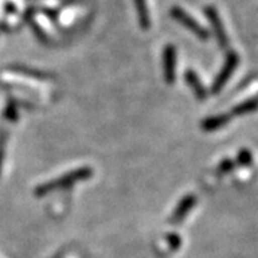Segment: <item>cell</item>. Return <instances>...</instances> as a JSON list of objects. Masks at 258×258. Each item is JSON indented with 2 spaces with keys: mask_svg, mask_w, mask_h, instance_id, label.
<instances>
[{
  "mask_svg": "<svg viewBox=\"0 0 258 258\" xmlns=\"http://www.w3.org/2000/svg\"><path fill=\"white\" fill-rule=\"evenodd\" d=\"M255 105H257V102H248V103H245V104L240 105L238 108H236V111H234V112L236 113L248 112V111H251L253 108H255Z\"/></svg>",
  "mask_w": 258,
  "mask_h": 258,
  "instance_id": "obj_11",
  "label": "cell"
},
{
  "mask_svg": "<svg viewBox=\"0 0 258 258\" xmlns=\"http://www.w3.org/2000/svg\"><path fill=\"white\" fill-rule=\"evenodd\" d=\"M232 166H233V165H232V162H231V161H225V162H223V163H221V166H220V171H227V170L232 169Z\"/></svg>",
  "mask_w": 258,
  "mask_h": 258,
  "instance_id": "obj_15",
  "label": "cell"
},
{
  "mask_svg": "<svg viewBox=\"0 0 258 258\" xmlns=\"http://www.w3.org/2000/svg\"><path fill=\"white\" fill-rule=\"evenodd\" d=\"M184 79H186L187 83L190 85L192 91L195 92V95L201 99V100H204L206 96H207V92H206V89H204L203 85H202V82L198 78V75L194 72H191V70H188V72L184 74Z\"/></svg>",
  "mask_w": 258,
  "mask_h": 258,
  "instance_id": "obj_7",
  "label": "cell"
},
{
  "mask_svg": "<svg viewBox=\"0 0 258 258\" xmlns=\"http://www.w3.org/2000/svg\"><path fill=\"white\" fill-rule=\"evenodd\" d=\"M6 116H7L8 119L12 120V121H15V120H16V117H17L16 108L14 107V104H10L7 108H6Z\"/></svg>",
  "mask_w": 258,
  "mask_h": 258,
  "instance_id": "obj_13",
  "label": "cell"
},
{
  "mask_svg": "<svg viewBox=\"0 0 258 258\" xmlns=\"http://www.w3.org/2000/svg\"><path fill=\"white\" fill-rule=\"evenodd\" d=\"M136 3L137 15H139V23L143 29H148L150 27V19H149V11L146 6V0H135Z\"/></svg>",
  "mask_w": 258,
  "mask_h": 258,
  "instance_id": "obj_8",
  "label": "cell"
},
{
  "mask_svg": "<svg viewBox=\"0 0 258 258\" xmlns=\"http://www.w3.org/2000/svg\"><path fill=\"white\" fill-rule=\"evenodd\" d=\"M175 64H177V50L173 45H167L163 50V74H165V81L169 85L175 81Z\"/></svg>",
  "mask_w": 258,
  "mask_h": 258,
  "instance_id": "obj_3",
  "label": "cell"
},
{
  "mask_svg": "<svg viewBox=\"0 0 258 258\" xmlns=\"http://www.w3.org/2000/svg\"><path fill=\"white\" fill-rule=\"evenodd\" d=\"M206 14H207V17L210 19L211 24L214 27L215 32L218 34V40L220 42V45L223 48H225V45H227V37H225L224 29L221 27V21L218 16V12L215 10L214 7H207L206 8Z\"/></svg>",
  "mask_w": 258,
  "mask_h": 258,
  "instance_id": "obj_5",
  "label": "cell"
},
{
  "mask_svg": "<svg viewBox=\"0 0 258 258\" xmlns=\"http://www.w3.org/2000/svg\"><path fill=\"white\" fill-rule=\"evenodd\" d=\"M195 202H197V198L194 197V195H187L186 198H183L182 202L179 203V206H178V207L175 208V211L173 212L170 220L174 221V223H178V221L182 220V219L188 214V211L194 207Z\"/></svg>",
  "mask_w": 258,
  "mask_h": 258,
  "instance_id": "obj_6",
  "label": "cell"
},
{
  "mask_svg": "<svg viewBox=\"0 0 258 258\" xmlns=\"http://www.w3.org/2000/svg\"><path fill=\"white\" fill-rule=\"evenodd\" d=\"M237 62H238L237 55L234 54V53H231V54H229V57H228V59H227V63H225V66L223 68L221 73L219 74V77L216 78V81H215L214 87H212V91H214V92L220 91L221 87L224 86L225 82L228 81V78H229L232 73H233V70H234V68H236Z\"/></svg>",
  "mask_w": 258,
  "mask_h": 258,
  "instance_id": "obj_4",
  "label": "cell"
},
{
  "mask_svg": "<svg viewBox=\"0 0 258 258\" xmlns=\"http://www.w3.org/2000/svg\"><path fill=\"white\" fill-rule=\"evenodd\" d=\"M171 16H173V19H175L177 21H179L180 24L183 25V27H186L187 29H190L191 32H192L194 34H197L198 37L202 38V40H207L210 36H208V32L204 29L203 27H202L199 23H198L194 17H191L190 15L187 14L186 11H183L182 8L179 7H174L171 8Z\"/></svg>",
  "mask_w": 258,
  "mask_h": 258,
  "instance_id": "obj_2",
  "label": "cell"
},
{
  "mask_svg": "<svg viewBox=\"0 0 258 258\" xmlns=\"http://www.w3.org/2000/svg\"><path fill=\"white\" fill-rule=\"evenodd\" d=\"M16 70H19L20 73H24V74H28V75H34L37 79H48L46 77H45L42 73L40 72H33V70H27V69H23V68H19L16 69Z\"/></svg>",
  "mask_w": 258,
  "mask_h": 258,
  "instance_id": "obj_12",
  "label": "cell"
},
{
  "mask_svg": "<svg viewBox=\"0 0 258 258\" xmlns=\"http://www.w3.org/2000/svg\"><path fill=\"white\" fill-rule=\"evenodd\" d=\"M6 141H7V135H6V132H4L3 129H0V170H2V166H3Z\"/></svg>",
  "mask_w": 258,
  "mask_h": 258,
  "instance_id": "obj_10",
  "label": "cell"
},
{
  "mask_svg": "<svg viewBox=\"0 0 258 258\" xmlns=\"http://www.w3.org/2000/svg\"><path fill=\"white\" fill-rule=\"evenodd\" d=\"M228 121V116L227 115H220V116H215V117H211V119L204 120L202 126L206 131H215L216 128H220L221 125H224L225 122Z\"/></svg>",
  "mask_w": 258,
  "mask_h": 258,
  "instance_id": "obj_9",
  "label": "cell"
},
{
  "mask_svg": "<svg viewBox=\"0 0 258 258\" xmlns=\"http://www.w3.org/2000/svg\"><path fill=\"white\" fill-rule=\"evenodd\" d=\"M92 175V170L90 167H81V169H77L72 173H68L66 175H62V177L57 178V179H53L48 183H44L42 186L37 187L36 188V195L37 197H44L46 194H49L50 191L58 190V188H66V187L72 186L75 182L78 180H85L87 178H90Z\"/></svg>",
  "mask_w": 258,
  "mask_h": 258,
  "instance_id": "obj_1",
  "label": "cell"
},
{
  "mask_svg": "<svg viewBox=\"0 0 258 258\" xmlns=\"http://www.w3.org/2000/svg\"><path fill=\"white\" fill-rule=\"evenodd\" d=\"M169 240L171 241L173 248H178V245H179V238H178L177 234H170Z\"/></svg>",
  "mask_w": 258,
  "mask_h": 258,
  "instance_id": "obj_14",
  "label": "cell"
}]
</instances>
